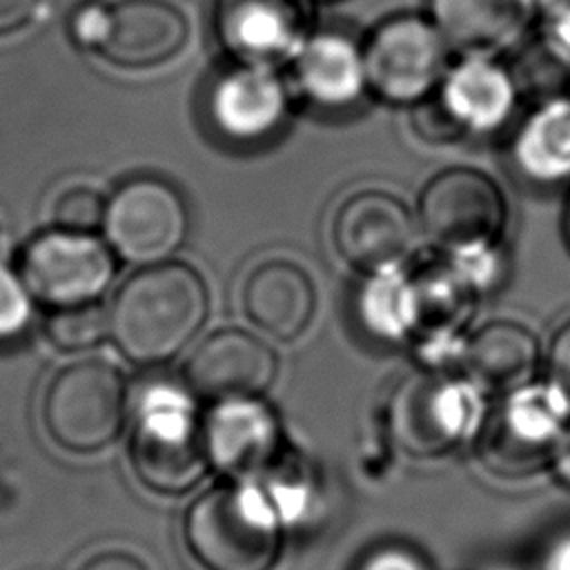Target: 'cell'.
I'll use <instances>...</instances> for the list:
<instances>
[{
    "mask_svg": "<svg viewBox=\"0 0 570 570\" xmlns=\"http://www.w3.org/2000/svg\"><path fill=\"white\" fill-rule=\"evenodd\" d=\"M209 289L196 267L163 261L134 272L109 305V336L142 367L174 358L205 325Z\"/></svg>",
    "mask_w": 570,
    "mask_h": 570,
    "instance_id": "1",
    "label": "cell"
},
{
    "mask_svg": "<svg viewBox=\"0 0 570 570\" xmlns=\"http://www.w3.org/2000/svg\"><path fill=\"white\" fill-rule=\"evenodd\" d=\"M283 530L256 479L205 490L183 519L185 548L203 570H274Z\"/></svg>",
    "mask_w": 570,
    "mask_h": 570,
    "instance_id": "2",
    "label": "cell"
},
{
    "mask_svg": "<svg viewBox=\"0 0 570 570\" xmlns=\"http://www.w3.org/2000/svg\"><path fill=\"white\" fill-rule=\"evenodd\" d=\"M129 463L140 485L163 497H180L203 481L209 470L203 421L185 392L167 383L142 392L129 436Z\"/></svg>",
    "mask_w": 570,
    "mask_h": 570,
    "instance_id": "3",
    "label": "cell"
},
{
    "mask_svg": "<svg viewBox=\"0 0 570 570\" xmlns=\"http://www.w3.org/2000/svg\"><path fill=\"white\" fill-rule=\"evenodd\" d=\"M485 390L470 376L412 374L390 399V432L414 459H434L470 443L485 423Z\"/></svg>",
    "mask_w": 570,
    "mask_h": 570,
    "instance_id": "4",
    "label": "cell"
},
{
    "mask_svg": "<svg viewBox=\"0 0 570 570\" xmlns=\"http://www.w3.org/2000/svg\"><path fill=\"white\" fill-rule=\"evenodd\" d=\"M127 381L100 358L60 367L45 387L40 416L47 436L71 454H94L111 445L127 421Z\"/></svg>",
    "mask_w": 570,
    "mask_h": 570,
    "instance_id": "5",
    "label": "cell"
},
{
    "mask_svg": "<svg viewBox=\"0 0 570 570\" xmlns=\"http://www.w3.org/2000/svg\"><path fill=\"white\" fill-rule=\"evenodd\" d=\"M71 36L120 69H151L187 42L189 22L169 0L87 2L71 13Z\"/></svg>",
    "mask_w": 570,
    "mask_h": 570,
    "instance_id": "6",
    "label": "cell"
},
{
    "mask_svg": "<svg viewBox=\"0 0 570 570\" xmlns=\"http://www.w3.org/2000/svg\"><path fill=\"white\" fill-rule=\"evenodd\" d=\"M416 218L423 234L448 254L497 245L508 220L505 194L485 171L454 165L423 185Z\"/></svg>",
    "mask_w": 570,
    "mask_h": 570,
    "instance_id": "7",
    "label": "cell"
},
{
    "mask_svg": "<svg viewBox=\"0 0 570 570\" xmlns=\"http://www.w3.org/2000/svg\"><path fill=\"white\" fill-rule=\"evenodd\" d=\"M105 238L129 263L167 261L187 238L189 209L176 185L142 174L125 180L107 200Z\"/></svg>",
    "mask_w": 570,
    "mask_h": 570,
    "instance_id": "8",
    "label": "cell"
},
{
    "mask_svg": "<svg viewBox=\"0 0 570 570\" xmlns=\"http://www.w3.org/2000/svg\"><path fill=\"white\" fill-rule=\"evenodd\" d=\"M116 274L114 249L91 234L49 229L20 252L18 276L47 309L96 303Z\"/></svg>",
    "mask_w": 570,
    "mask_h": 570,
    "instance_id": "9",
    "label": "cell"
},
{
    "mask_svg": "<svg viewBox=\"0 0 570 570\" xmlns=\"http://www.w3.org/2000/svg\"><path fill=\"white\" fill-rule=\"evenodd\" d=\"M367 87L387 102L410 105L441 87L448 40L432 20L403 13L383 20L363 45Z\"/></svg>",
    "mask_w": 570,
    "mask_h": 570,
    "instance_id": "10",
    "label": "cell"
},
{
    "mask_svg": "<svg viewBox=\"0 0 570 570\" xmlns=\"http://www.w3.org/2000/svg\"><path fill=\"white\" fill-rule=\"evenodd\" d=\"M332 240L338 256L361 274L403 267L414 249L416 220L387 189H358L336 209Z\"/></svg>",
    "mask_w": 570,
    "mask_h": 570,
    "instance_id": "11",
    "label": "cell"
},
{
    "mask_svg": "<svg viewBox=\"0 0 570 570\" xmlns=\"http://www.w3.org/2000/svg\"><path fill=\"white\" fill-rule=\"evenodd\" d=\"M278 374V356L267 341L243 327L207 334L183 365L185 387L212 403L261 399Z\"/></svg>",
    "mask_w": 570,
    "mask_h": 570,
    "instance_id": "12",
    "label": "cell"
},
{
    "mask_svg": "<svg viewBox=\"0 0 570 570\" xmlns=\"http://www.w3.org/2000/svg\"><path fill=\"white\" fill-rule=\"evenodd\" d=\"M209 468L234 479H258L281 454V423L263 399L214 403L203 419Z\"/></svg>",
    "mask_w": 570,
    "mask_h": 570,
    "instance_id": "13",
    "label": "cell"
},
{
    "mask_svg": "<svg viewBox=\"0 0 570 570\" xmlns=\"http://www.w3.org/2000/svg\"><path fill=\"white\" fill-rule=\"evenodd\" d=\"M214 29L240 62L269 65L307 40V11L303 0H216Z\"/></svg>",
    "mask_w": 570,
    "mask_h": 570,
    "instance_id": "14",
    "label": "cell"
},
{
    "mask_svg": "<svg viewBox=\"0 0 570 570\" xmlns=\"http://www.w3.org/2000/svg\"><path fill=\"white\" fill-rule=\"evenodd\" d=\"M240 305L261 332L276 341H294L312 325L316 285L301 263L272 256L256 263L245 276Z\"/></svg>",
    "mask_w": 570,
    "mask_h": 570,
    "instance_id": "15",
    "label": "cell"
},
{
    "mask_svg": "<svg viewBox=\"0 0 570 570\" xmlns=\"http://www.w3.org/2000/svg\"><path fill=\"white\" fill-rule=\"evenodd\" d=\"M216 129L240 142L269 136L287 114V89L269 65L240 62L225 71L207 100Z\"/></svg>",
    "mask_w": 570,
    "mask_h": 570,
    "instance_id": "16",
    "label": "cell"
},
{
    "mask_svg": "<svg viewBox=\"0 0 570 570\" xmlns=\"http://www.w3.org/2000/svg\"><path fill=\"white\" fill-rule=\"evenodd\" d=\"M439 100L454 127L490 134L510 120L517 107V85L499 62L483 53H470L445 71Z\"/></svg>",
    "mask_w": 570,
    "mask_h": 570,
    "instance_id": "17",
    "label": "cell"
},
{
    "mask_svg": "<svg viewBox=\"0 0 570 570\" xmlns=\"http://www.w3.org/2000/svg\"><path fill=\"white\" fill-rule=\"evenodd\" d=\"M294 80L312 102L347 107L367 89L363 47L332 31L307 36L294 53Z\"/></svg>",
    "mask_w": 570,
    "mask_h": 570,
    "instance_id": "18",
    "label": "cell"
},
{
    "mask_svg": "<svg viewBox=\"0 0 570 570\" xmlns=\"http://www.w3.org/2000/svg\"><path fill=\"white\" fill-rule=\"evenodd\" d=\"M541 354L537 334L510 318H497L468 334L463 367L483 390L512 392L532 381Z\"/></svg>",
    "mask_w": 570,
    "mask_h": 570,
    "instance_id": "19",
    "label": "cell"
},
{
    "mask_svg": "<svg viewBox=\"0 0 570 570\" xmlns=\"http://www.w3.org/2000/svg\"><path fill=\"white\" fill-rule=\"evenodd\" d=\"M537 0H430V13L448 45L490 53L521 38Z\"/></svg>",
    "mask_w": 570,
    "mask_h": 570,
    "instance_id": "20",
    "label": "cell"
},
{
    "mask_svg": "<svg viewBox=\"0 0 570 570\" xmlns=\"http://www.w3.org/2000/svg\"><path fill=\"white\" fill-rule=\"evenodd\" d=\"M512 158L534 183L570 180V100L552 98L537 107L512 142Z\"/></svg>",
    "mask_w": 570,
    "mask_h": 570,
    "instance_id": "21",
    "label": "cell"
},
{
    "mask_svg": "<svg viewBox=\"0 0 570 570\" xmlns=\"http://www.w3.org/2000/svg\"><path fill=\"white\" fill-rule=\"evenodd\" d=\"M363 327L381 341H405L419 327V289L405 267L367 274L356 298Z\"/></svg>",
    "mask_w": 570,
    "mask_h": 570,
    "instance_id": "22",
    "label": "cell"
},
{
    "mask_svg": "<svg viewBox=\"0 0 570 570\" xmlns=\"http://www.w3.org/2000/svg\"><path fill=\"white\" fill-rule=\"evenodd\" d=\"M501 423L514 443L550 450L570 425V403L550 379L528 381L508 392Z\"/></svg>",
    "mask_w": 570,
    "mask_h": 570,
    "instance_id": "23",
    "label": "cell"
},
{
    "mask_svg": "<svg viewBox=\"0 0 570 570\" xmlns=\"http://www.w3.org/2000/svg\"><path fill=\"white\" fill-rule=\"evenodd\" d=\"M256 481L267 494L285 530L307 521L314 508V481L309 468L298 456L281 452Z\"/></svg>",
    "mask_w": 570,
    "mask_h": 570,
    "instance_id": "24",
    "label": "cell"
},
{
    "mask_svg": "<svg viewBox=\"0 0 570 570\" xmlns=\"http://www.w3.org/2000/svg\"><path fill=\"white\" fill-rule=\"evenodd\" d=\"M42 332L47 341L60 352H85L100 345L109 336V312H105L98 301L47 309Z\"/></svg>",
    "mask_w": 570,
    "mask_h": 570,
    "instance_id": "25",
    "label": "cell"
},
{
    "mask_svg": "<svg viewBox=\"0 0 570 570\" xmlns=\"http://www.w3.org/2000/svg\"><path fill=\"white\" fill-rule=\"evenodd\" d=\"M107 212V200L102 194L89 185H73L58 194L51 218L53 227L73 234H91L102 227Z\"/></svg>",
    "mask_w": 570,
    "mask_h": 570,
    "instance_id": "26",
    "label": "cell"
},
{
    "mask_svg": "<svg viewBox=\"0 0 570 570\" xmlns=\"http://www.w3.org/2000/svg\"><path fill=\"white\" fill-rule=\"evenodd\" d=\"M31 321V296L20 276L0 267V343L18 338Z\"/></svg>",
    "mask_w": 570,
    "mask_h": 570,
    "instance_id": "27",
    "label": "cell"
},
{
    "mask_svg": "<svg viewBox=\"0 0 570 570\" xmlns=\"http://www.w3.org/2000/svg\"><path fill=\"white\" fill-rule=\"evenodd\" d=\"M448 263L461 274V278L476 292H488L501 276V258L497 245L470 247L448 254Z\"/></svg>",
    "mask_w": 570,
    "mask_h": 570,
    "instance_id": "28",
    "label": "cell"
},
{
    "mask_svg": "<svg viewBox=\"0 0 570 570\" xmlns=\"http://www.w3.org/2000/svg\"><path fill=\"white\" fill-rule=\"evenodd\" d=\"M548 379L570 403V321H566L552 336L548 350Z\"/></svg>",
    "mask_w": 570,
    "mask_h": 570,
    "instance_id": "29",
    "label": "cell"
},
{
    "mask_svg": "<svg viewBox=\"0 0 570 570\" xmlns=\"http://www.w3.org/2000/svg\"><path fill=\"white\" fill-rule=\"evenodd\" d=\"M356 570H430V568L414 552L399 546H385L370 552Z\"/></svg>",
    "mask_w": 570,
    "mask_h": 570,
    "instance_id": "30",
    "label": "cell"
},
{
    "mask_svg": "<svg viewBox=\"0 0 570 570\" xmlns=\"http://www.w3.org/2000/svg\"><path fill=\"white\" fill-rule=\"evenodd\" d=\"M42 0H0V36H11L36 18Z\"/></svg>",
    "mask_w": 570,
    "mask_h": 570,
    "instance_id": "31",
    "label": "cell"
},
{
    "mask_svg": "<svg viewBox=\"0 0 570 570\" xmlns=\"http://www.w3.org/2000/svg\"><path fill=\"white\" fill-rule=\"evenodd\" d=\"M76 570H149V566L127 550H100L87 557Z\"/></svg>",
    "mask_w": 570,
    "mask_h": 570,
    "instance_id": "32",
    "label": "cell"
},
{
    "mask_svg": "<svg viewBox=\"0 0 570 570\" xmlns=\"http://www.w3.org/2000/svg\"><path fill=\"white\" fill-rule=\"evenodd\" d=\"M548 40L554 47V51L570 60V2L561 4L550 24H548Z\"/></svg>",
    "mask_w": 570,
    "mask_h": 570,
    "instance_id": "33",
    "label": "cell"
},
{
    "mask_svg": "<svg viewBox=\"0 0 570 570\" xmlns=\"http://www.w3.org/2000/svg\"><path fill=\"white\" fill-rule=\"evenodd\" d=\"M548 463L554 474V479L570 488V425L563 430V434L557 439V443L548 450Z\"/></svg>",
    "mask_w": 570,
    "mask_h": 570,
    "instance_id": "34",
    "label": "cell"
},
{
    "mask_svg": "<svg viewBox=\"0 0 570 570\" xmlns=\"http://www.w3.org/2000/svg\"><path fill=\"white\" fill-rule=\"evenodd\" d=\"M543 570H570V534L559 537L543 557Z\"/></svg>",
    "mask_w": 570,
    "mask_h": 570,
    "instance_id": "35",
    "label": "cell"
},
{
    "mask_svg": "<svg viewBox=\"0 0 570 570\" xmlns=\"http://www.w3.org/2000/svg\"><path fill=\"white\" fill-rule=\"evenodd\" d=\"M566 232H568V240H570V203H568V212H566Z\"/></svg>",
    "mask_w": 570,
    "mask_h": 570,
    "instance_id": "36",
    "label": "cell"
}]
</instances>
